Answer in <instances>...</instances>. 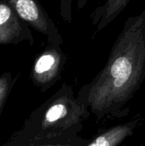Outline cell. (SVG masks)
I'll list each match as a JSON object with an SVG mask.
<instances>
[{
	"label": "cell",
	"instance_id": "1",
	"mask_svg": "<svg viewBox=\"0 0 145 146\" xmlns=\"http://www.w3.org/2000/svg\"><path fill=\"white\" fill-rule=\"evenodd\" d=\"M145 70V8L129 17L115 42L107 65L89 95L94 110H103L123 100Z\"/></svg>",
	"mask_w": 145,
	"mask_h": 146
},
{
	"label": "cell",
	"instance_id": "2",
	"mask_svg": "<svg viewBox=\"0 0 145 146\" xmlns=\"http://www.w3.org/2000/svg\"><path fill=\"white\" fill-rule=\"evenodd\" d=\"M15 9L21 18L36 31L44 35L49 44L60 46L62 37L38 0H6Z\"/></svg>",
	"mask_w": 145,
	"mask_h": 146
},
{
	"label": "cell",
	"instance_id": "3",
	"mask_svg": "<svg viewBox=\"0 0 145 146\" xmlns=\"http://www.w3.org/2000/svg\"><path fill=\"white\" fill-rule=\"evenodd\" d=\"M27 41L33 44L29 25L6 0H0V44H17Z\"/></svg>",
	"mask_w": 145,
	"mask_h": 146
},
{
	"label": "cell",
	"instance_id": "4",
	"mask_svg": "<svg viewBox=\"0 0 145 146\" xmlns=\"http://www.w3.org/2000/svg\"><path fill=\"white\" fill-rule=\"evenodd\" d=\"M132 0H106L91 15V24L97 32L104 29L126 8Z\"/></svg>",
	"mask_w": 145,
	"mask_h": 146
},
{
	"label": "cell",
	"instance_id": "5",
	"mask_svg": "<svg viewBox=\"0 0 145 146\" xmlns=\"http://www.w3.org/2000/svg\"><path fill=\"white\" fill-rule=\"evenodd\" d=\"M61 61L62 51L60 46L49 44L35 62L33 68L34 75L39 80L51 77L56 73Z\"/></svg>",
	"mask_w": 145,
	"mask_h": 146
},
{
	"label": "cell",
	"instance_id": "6",
	"mask_svg": "<svg viewBox=\"0 0 145 146\" xmlns=\"http://www.w3.org/2000/svg\"><path fill=\"white\" fill-rule=\"evenodd\" d=\"M129 133L130 128L127 127H115L99 136L89 146H115Z\"/></svg>",
	"mask_w": 145,
	"mask_h": 146
},
{
	"label": "cell",
	"instance_id": "7",
	"mask_svg": "<svg viewBox=\"0 0 145 146\" xmlns=\"http://www.w3.org/2000/svg\"><path fill=\"white\" fill-rule=\"evenodd\" d=\"M66 113L67 110L63 104H56L47 110L45 114V121L49 123L55 122L63 117Z\"/></svg>",
	"mask_w": 145,
	"mask_h": 146
},
{
	"label": "cell",
	"instance_id": "8",
	"mask_svg": "<svg viewBox=\"0 0 145 146\" xmlns=\"http://www.w3.org/2000/svg\"><path fill=\"white\" fill-rule=\"evenodd\" d=\"M72 5L73 0H60V14L67 23L72 22Z\"/></svg>",
	"mask_w": 145,
	"mask_h": 146
},
{
	"label": "cell",
	"instance_id": "9",
	"mask_svg": "<svg viewBox=\"0 0 145 146\" xmlns=\"http://www.w3.org/2000/svg\"><path fill=\"white\" fill-rule=\"evenodd\" d=\"M9 80V77H8L7 75H3V77L0 78V107L4 102V98L8 92Z\"/></svg>",
	"mask_w": 145,
	"mask_h": 146
},
{
	"label": "cell",
	"instance_id": "10",
	"mask_svg": "<svg viewBox=\"0 0 145 146\" xmlns=\"http://www.w3.org/2000/svg\"><path fill=\"white\" fill-rule=\"evenodd\" d=\"M88 2H89V0H77V7H78V9H84Z\"/></svg>",
	"mask_w": 145,
	"mask_h": 146
}]
</instances>
